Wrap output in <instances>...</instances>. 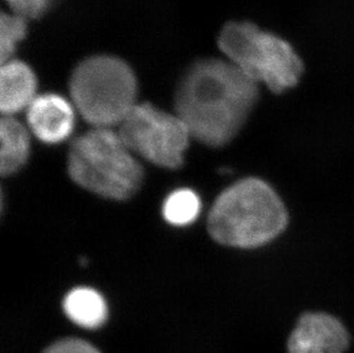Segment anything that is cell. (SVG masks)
<instances>
[{
	"instance_id": "6da1fadb",
	"label": "cell",
	"mask_w": 354,
	"mask_h": 353,
	"mask_svg": "<svg viewBox=\"0 0 354 353\" xmlns=\"http://www.w3.org/2000/svg\"><path fill=\"white\" fill-rule=\"evenodd\" d=\"M257 99V82L233 64L207 59L185 73L176 93V111L192 138L223 147L236 137Z\"/></svg>"
},
{
	"instance_id": "7a4b0ae2",
	"label": "cell",
	"mask_w": 354,
	"mask_h": 353,
	"mask_svg": "<svg viewBox=\"0 0 354 353\" xmlns=\"http://www.w3.org/2000/svg\"><path fill=\"white\" fill-rule=\"evenodd\" d=\"M288 220L283 202L266 181L244 178L216 199L207 216V230L218 244L254 249L277 239Z\"/></svg>"
},
{
	"instance_id": "3957f363",
	"label": "cell",
	"mask_w": 354,
	"mask_h": 353,
	"mask_svg": "<svg viewBox=\"0 0 354 353\" xmlns=\"http://www.w3.org/2000/svg\"><path fill=\"white\" fill-rule=\"evenodd\" d=\"M68 172L78 186L108 200L133 197L144 170L118 132L94 127L71 143Z\"/></svg>"
},
{
	"instance_id": "277c9868",
	"label": "cell",
	"mask_w": 354,
	"mask_h": 353,
	"mask_svg": "<svg viewBox=\"0 0 354 353\" xmlns=\"http://www.w3.org/2000/svg\"><path fill=\"white\" fill-rule=\"evenodd\" d=\"M137 80L118 57L97 55L82 61L71 80L74 106L93 127L120 125L136 106Z\"/></svg>"
},
{
	"instance_id": "5b68a950",
	"label": "cell",
	"mask_w": 354,
	"mask_h": 353,
	"mask_svg": "<svg viewBox=\"0 0 354 353\" xmlns=\"http://www.w3.org/2000/svg\"><path fill=\"white\" fill-rule=\"evenodd\" d=\"M231 64L274 93L296 87L303 64L290 44L250 22L226 24L218 40Z\"/></svg>"
},
{
	"instance_id": "8992f818",
	"label": "cell",
	"mask_w": 354,
	"mask_h": 353,
	"mask_svg": "<svg viewBox=\"0 0 354 353\" xmlns=\"http://www.w3.org/2000/svg\"><path fill=\"white\" fill-rule=\"evenodd\" d=\"M118 134L136 156L165 169L183 165L192 138L177 114L165 113L147 102L133 107Z\"/></svg>"
},
{
	"instance_id": "52a82bcc",
	"label": "cell",
	"mask_w": 354,
	"mask_h": 353,
	"mask_svg": "<svg viewBox=\"0 0 354 353\" xmlns=\"http://www.w3.org/2000/svg\"><path fill=\"white\" fill-rule=\"evenodd\" d=\"M348 330L343 323L324 312H308L299 318L288 341L289 353H345Z\"/></svg>"
},
{
	"instance_id": "ba28073f",
	"label": "cell",
	"mask_w": 354,
	"mask_h": 353,
	"mask_svg": "<svg viewBox=\"0 0 354 353\" xmlns=\"http://www.w3.org/2000/svg\"><path fill=\"white\" fill-rule=\"evenodd\" d=\"M27 120L38 141L57 145L67 141L74 131V107L59 94H41L28 107Z\"/></svg>"
},
{
	"instance_id": "9c48e42d",
	"label": "cell",
	"mask_w": 354,
	"mask_h": 353,
	"mask_svg": "<svg viewBox=\"0 0 354 353\" xmlns=\"http://www.w3.org/2000/svg\"><path fill=\"white\" fill-rule=\"evenodd\" d=\"M37 80L24 62L10 60L3 64L0 73V109L3 116L26 109L36 99Z\"/></svg>"
},
{
	"instance_id": "30bf717a",
	"label": "cell",
	"mask_w": 354,
	"mask_h": 353,
	"mask_svg": "<svg viewBox=\"0 0 354 353\" xmlns=\"http://www.w3.org/2000/svg\"><path fill=\"white\" fill-rule=\"evenodd\" d=\"M30 155V136L24 124L13 116L0 122V171L3 176L17 174Z\"/></svg>"
},
{
	"instance_id": "8fae6325",
	"label": "cell",
	"mask_w": 354,
	"mask_h": 353,
	"mask_svg": "<svg viewBox=\"0 0 354 353\" xmlns=\"http://www.w3.org/2000/svg\"><path fill=\"white\" fill-rule=\"evenodd\" d=\"M64 311L69 319L86 329L102 326L108 318V305L97 290L78 287L71 290L64 300Z\"/></svg>"
},
{
	"instance_id": "7c38bea8",
	"label": "cell",
	"mask_w": 354,
	"mask_h": 353,
	"mask_svg": "<svg viewBox=\"0 0 354 353\" xmlns=\"http://www.w3.org/2000/svg\"><path fill=\"white\" fill-rule=\"evenodd\" d=\"M201 207L200 197L194 190L179 188L167 195L164 201V219L174 226H187L198 218Z\"/></svg>"
},
{
	"instance_id": "4fadbf2b",
	"label": "cell",
	"mask_w": 354,
	"mask_h": 353,
	"mask_svg": "<svg viewBox=\"0 0 354 353\" xmlns=\"http://www.w3.org/2000/svg\"><path fill=\"white\" fill-rule=\"evenodd\" d=\"M27 34V22L20 15L1 14L0 20V59L1 64L10 61L20 40Z\"/></svg>"
},
{
	"instance_id": "5bb4252c",
	"label": "cell",
	"mask_w": 354,
	"mask_h": 353,
	"mask_svg": "<svg viewBox=\"0 0 354 353\" xmlns=\"http://www.w3.org/2000/svg\"><path fill=\"white\" fill-rule=\"evenodd\" d=\"M17 15L24 19H38L46 13L54 0H6Z\"/></svg>"
},
{
	"instance_id": "9a60e30c",
	"label": "cell",
	"mask_w": 354,
	"mask_h": 353,
	"mask_svg": "<svg viewBox=\"0 0 354 353\" xmlns=\"http://www.w3.org/2000/svg\"><path fill=\"white\" fill-rule=\"evenodd\" d=\"M44 353H100L85 341L77 338H67L59 341L47 347Z\"/></svg>"
}]
</instances>
